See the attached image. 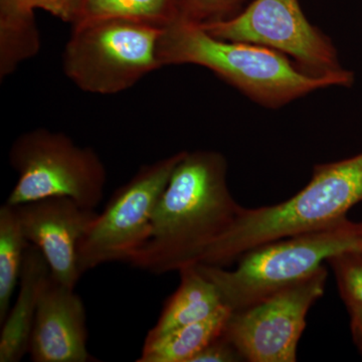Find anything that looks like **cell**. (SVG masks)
Here are the masks:
<instances>
[{"instance_id": "6da1fadb", "label": "cell", "mask_w": 362, "mask_h": 362, "mask_svg": "<svg viewBox=\"0 0 362 362\" xmlns=\"http://www.w3.org/2000/svg\"><path fill=\"white\" fill-rule=\"evenodd\" d=\"M226 173L218 152L185 151L154 209L149 239L131 265L162 275L197 264L243 209Z\"/></svg>"}, {"instance_id": "7a4b0ae2", "label": "cell", "mask_w": 362, "mask_h": 362, "mask_svg": "<svg viewBox=\"0 0 362 362\" xmlns=\"http://www.w3.org/2000/svg\"><path fill=\"white\" fill-rule=\"evenodd\" d=\"M158 58L161 66H204L268 108H280L323 88L345 87L339 78L309 75L269 47L216 39L202 26L180 20L162 30Z\"/></svg>"}, {"instance_id": "3957f363", "label": "cell", "mask_w": 362, "mask_h": 362, "mask_svg": "<svg viewBox=\"0 0 362 362\" xmlns=\"http://www.w3.org/2000/svg\"><path fill=\"white\" fill-rule=\"evenodd\" d=\"M362 201V153L315 166L298 194L275 206L243 207L232 226L199 258L204 265L230 266L244 252L273 240L312 232L346 218Z\"/></svg>"}, {"instance_id": "277c9868", "label": "cell", "mask_w": 362, "mask_h": 362, "mask_svg": "<svg viewBox=\"0 0 362 362\" xmlns=\"http://www.w3.org/2000/svg\"><path fill=\"white\" fill-rule=\"evenodd\" d=\"M362 247V223L349 218L333 225L252 247L237 259V268L197 263L216 286L223 304L238 311L304 280L331 257Z\"/></svg>"}, {"instance_id": "5b68a950", "label": "cell", "mask_w": 362, "mask_h": 362, "mask_svg": "<svg viewBox=\"0 0 362 362\" xmlns=\"http://www.w3.org/2000/svg\"><path fill=\"white\" fill-rule=\"evenodd\" d=\"M163 28L119 18L73 25L63 54L66 77L90 94L130 89L162 68L158 42Z\"/></svg>"}, {"instance_id": "8992f818", "label": "cell", "mask_w": 362, "mask_h": 362, "mask_svg": "<svg viewBox=\"0 0 362 362\" xmlns=\"http://www.w3.org/2000/svg\"><path fill=\"white\" fill-rule=\"evenodd\" d=\"M18 181L6 204L20 206L47 197H70L95 209L103 199L106 168L96 151L69 136L40 128L16 138L9 150Z\"/></svg>"}, {"instance_id": "52a82bcc", "label": "cell", "mask_w": 362, "mask_h": 362, "mask_svg": "<svg viewBox=\"0 0 362 362\" xmlns=\"http://www.w3.org/2000/svg\"><path fill=\"white\" fill-rule=\"evenodd\" d=\"M199 25L216 39L287 54L309 75L339 78L345 87L354 84V74L343 68L332 42L309 23L298 0H254L228 20Z\"/></svg>"}, {"instance_id": "ba28073f", "label": "cell", "mask_w": 362, "mask_h": 362, "mask_svg": "<svg viewBox=\"0 0 362 362\" xmlns=\"http://www.w3.org/2000/svg\"><path fill=\"white\" fill-rule=\"evenodd\" d=\"M185 154L180 151L143 165L114 192L78 243L81 275L104 264L131 263L149 239L154 209Z\"/></svg>"}, {"instance_id": "9c48e42d", "label": "cell", "mask_w": 362, "mask_h": 362, "mask_svg": "<svg viewBox=\"0 0 362 362\" xmlns=\"http://www.w3.org/2000/svg\"><path fill=\"white\" fill-rule=\"evenodd\" d=\"M327 277L324 265L296 284L247 308L230 312L223 334L237 347L244 361H296L307 314L323 296Z\"/></svg>"}, {"instance_id": "30bf717a", "label": "cell", "mask_w": 362, "mask_h": 362, "mask_svg": "<svg viewBox=\"0 0 362 362\" xmlns=\"http://www.w3.org/2000/svg\"><path fill=\"white\" fill-rule=\"evenodd\" d=\"M25 239L42 252L52 278L75 289L82 275L78 246L98 213L66 197H47L16 206Z\"/></svg>"}, {"instance_id": "8fae6325", "label": "cell", "mask_w": 362, "mask_h": 362, "mask_svg": "<svg viewBox=\"0 0 362 362\" xmlns=\"http://www.w3.org/2000/svg\"><path fill=\"white\" fill-rule=\"evenodd\" d=\"M87 314L75 289L49 278L33 322L28 354L35 362L95 361L87 349Z\"/></svg>"}, {"instance_id": "7c38bea8", "label": "cell", "mask_w": 362, "mask_h": 362, "mask_svg": "<svg viewBox=\"0 0 362 362\" xmlns=\"http://www.w3.org/2000/svg\"><path fill=\"white\" fill-rule=\"evenodd\" d=\"M49 278L51 270L44 255L37 247L28 245L21 269L20 292L1 324L0 362H18L28 354L40 296Z\"/></svg>"}, {"instance_id": "4fadbf2b", "label": "cell", "mask_w": 362, "mask_h": 362, "mask_svg": "<svg viewBox=\"0 0 362 362\" xmlns=\"http://www.w3.org/2000/svg\"><path fill=\"white\" fill-rule=\"evenodd\" d=\"M178 272L180 285L164 304L158 321L149 331L145 341L204 320L226 306L218 288L199 271L197 264L183 267Z\"/></svg>"}, {"instance_id": "5bb4252c", "label": "cell", "mask_w": 362, "mask_h": 362, "mask_svg": "<svg viewBox=\"0 0 362 362\" xmlns=\"http://www.w3.org/2000/svg\"><path fill=\"white\" fill-rule=\"evenodd\" d=\"M30 0H0V78L40 51V33Z\"/></svg>"}, {"instance_id": "9a60e30c", "label": "cell", "mask_w": 362, "mask_h": 362, "mask_svg": "<svg viewBox=\"0 0 362 362\" xmlns=\"http://www.w3.org/2000/svg\"><path fill=\"white\" fill-rule=\"evenodd\" d=\"M230 309L223 306L204 320L188 324L156 339L145 341L138 362H192L225 331Z\"/></svg>"}, {"instance_id": "2e32d148", "label": "cell", "mask_w": 362, "mask_h": 362, "mask_svg": "<svg viewBox=\"0 0 362 362\" xmlns=\"http://www.w3.org/2000/svg\"><path fill=\"white\" fill-rule=\"evenodd\" d=\"M111 18L163 28L178 21L180 16L176 0H80L71 25Z\"/></svg>"}, {"instance_id": "e0dca14e", "label": "cell", "mask_w": 362, "mask_h": 362, "mask_svg": "<svg viewBox=\"0 0 362 362\" xmlns=\"http://www.w3.org/2000/svg\"><path fill=\"white\" fill-rule=\"evenodd\" d=\"M28 245L16 206L6 202L0 207V324L11 309Z\"/></svg>"}, {"instance_id": "ac0fdd59", "label": "cell", "mask_w": 362, "mask_h": 362, "mask_svg": "<svg viewBox=\"0 0 362 362\" xmlns=\"http://www.w3.org/2000/svg\"><path fill=\"white\" fill-rule=\"evenodd\" d=\"M327 263L347 308L362 309V247L339 252L331 257Z\"/></svg>"}, {"instance_id": "d6986e66", "label": "cell", "mask_w": 362, "mask_h": 362, "mask_svg": "<svg viewBox=\"0 0 362 362\" xmlns=\"http://www.w3.org/2000/svg\"><path fill=\"white\" fill-rule=\"evenodd\" d=\"M244 0H176L178 20L206 25L228 20Z\"/></svg>"}, {"instance_id": "ffe728a7", "label": "cell", "mask_w": 362, "mask_h": 362, "mask_svg": "<svg viewBox=\"0 0 362 362\" xmlns=\"http://www.w3.org/2000/svg\"><path fill=\"white\" fill-rule=\"evenodd\" d=\"M239 361H244L242 354L223 333L192 359V362Z\"/></svg>"}, {"instance_id": "44dd1931", "label": "cell", "mask_w": 362, "mask_h": 362, "mask_svg": "<svg viewBox=\"0 0 362 362\" xmlns=\"http://www.w3.org/2000/svg\"><path fill=\"white\" fill-rule=\"evenodd\" d=\"M33 9H42L66 23H73L80 0H30Z\"/></svg>"}, {"instance_id": "7402d4cb", "label": "cell", "mask_w": 362, "mask_h": 362, "mask_svg": "<svg viewBox=\"0 0 362 362\" xmlns=\"http://www.w3.org/2000/svg\"><path fill=\"white\" fill-rule=\"evenodd\" d=\"M347 309L349 312L352 338L362 354V309L357 307H350Z\"/></svg>"}, {"instance_id": "603a6c76", "label": "cell", "mask_w": 362, "mask_h": 362, "mask_svg": "<svg viewBox=\"0 0 362 362\" xmlns=\"http://www.w3.org/2000/svg\"></svg>"}]
</instances>
